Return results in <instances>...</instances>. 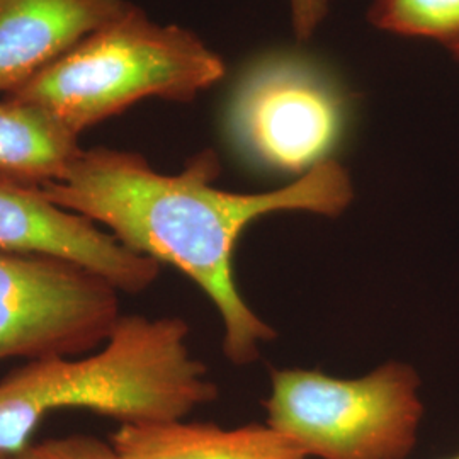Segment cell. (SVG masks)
Returning a JSON list of instances; mask_svg holds the SVG:
<instances>
[{
	"instance_id": "obj_1",
	"label": "cell",
	"mask_w": 459,
	"mask_h": 459,
	"mask_svg": "<svg viewBox=\"0 0 459 459\" xmlns=\"http://www.w3.org/2000/svg\"><path fill=\"white\" fill-rule=\"evenodd\" d=\"M220 170L213 150L196 153L179 174H162L134 152L82 148L65 176L39 191L53 204L106 227L132 252L195 281L221 318L225 356L246 366L276 332L238 290L235 250L240 237L267 214L337 218L354 201V184L335 159L267 193L220 189L214 186Z\"/></svg>"
},
{
	"instance_id": "obj_2",
	"label": "cell",
	"mask_w": 459,
	"mask_h": 459,
	"mask_svg": "<svg viewBox=\"0 0 459 459\" xmlns=\"http://www.w3.org/2000/svg\"><path fill=\"white\" fill-rule=\"evenodd\" d=\"M187 335L176 316L121 315L96 354L38 359L2 377L0 453L28 447L49 411L85 409L121 426H143L182 420L213 402L218 388L191 356Z\"/></svg>"
},
{
	"instance_id": "obj_3",
	"label": "cell",
	"mask_w": 459,
	"mask_h": 459,
	"mask_svg": "<svg viewBox=\"0 0 459 459\" xmlns=\"http://www.w3.org/2000/svg\"><path fill=\"white\" fill-rule=\"evenodd\" d=\"M225 75L223 58L197 34L133 5L5 99L43 109L81 136L143 99L191 102Z\"/></svg>"
},
{
	"instance_id": "obj_4",
	"label": "cell",
	"mask_w": 459,
	"mask_h": 459,
	"mask_svg": "<svg viewBox=\"0 0 459 459\" xmlns=\"http://www.w3.org/2000/svg\"><path fill=\"white\" fill-rule=\"evenodd\" d=\"M420 377L390 361L361 377L278 369L264 400L267 424L310 459H407L424 405Z\"/></svg>"
},
{
	"instance_id": "obj_5",
	"label": "cell",
	"mask_w": 459,
	"mask_h": 459,
	"mask_svg": "<svg viewBox=\"0 0 459 459\" xmlns=\"http://www.w3.org/2000/svg\"><path fill=\"white\" fill-rule=\"evenodd\" d=\"M327 70L290 51L259 56L238 75L221 132L240 162L290 181L333 160L349 109Z\"/></svg>"
},
{
	"instance_id": "obj_6",
	"label": "cell",
	"mask_w": 459,
	"mask_h": 459,
	"mask_svg": "<svg viewBox=\"0 0 459 459\" xmlns=\"http://www.w3.org/2000/svg\"><path fill=\"white\" fill-rule=\"evenodd\" d=\"M117 290L81 264L0 248V361L68 358L106 342Z\"/></svg>"
},
{
	"instance_id": "obj_7",
	"label": "cell",
	"mask_w": 459,
	"mask_h": 459,
	"mask_svg": "<svg viewBox=\"0 0 459 459\" xmlns=\"http://www.w3.org/2000/svg\"><path fill=\"white\" fill-rule=\"evenodd\" d=\"M0 248L74 261L126 293L147 290L160 274V264L132 252L91 220L53 204L39 187L2 181Z\"/></svg>"
},
{
	"instance_id": "obj_8",
	"label": "cell",
	"mask_w": 459,
	"mask_h": 459,
	"mask_svg": "<svg viewBox=\"0 0 459 459\" xmlns=\"http://www.w3.org/2000/svg\"><path fill=\"white\" fill-rule=\"evenodd\" d=\"M132 7L128 0H0V94L31 81Z\"/></svg>"
},
{
	"instance_id": "obj_9",
	"label": "cell",
	"mask_w": 459,
	"mask_h": 459,
	"mask_svg": "<svg viewBox=\"0 0 459 459\" xmlns=\"http://www.w3.org/2000/svg\"><path fill=\"white\" fill-rule=\"evenodd\" d=\"M121 459H310L276 429L208 422L119 426L111 437Z\"/></svg>"
},
{
	"instance_id": "obj_10",
	"label": "cell",
	"mask_w": 459,
	"mask_h": 459,
	"mask_svg": "<svg viewBox=\"0 0 459 459\" xmlns=\"http://www.w3.org/2000/svg\"><path fill=\"white\" fill-rule=\"evenodd\" d=\"M81 152L79 136L43 109L0 100V181L43 187L62 179Z\"/></svg>"
},
{
	"instance_id": "obj_11",
	"label": "cell",
	"mask_w": 459,
	"mask_h": 459,
	"mask_svg": "<svg viewBox=\"0 0 459 459\" xmlns=\"http://www.w3.org/2000/svg\"><path fill=\"white\" fill-rule=\"evenodd\" d=\"M368 19L381 31L436 39L444 47L459 39V0H373Z\"/></svg>"
},
{
	"instance_id": "obj_12",
	"label": "cell",
	"mask_w": 459,
	"mask_h": 459,
	"mask_svg": "<svg viewBox=\"0 0 459 459\" xmlns=\"http://www.w3.org/2000/svg\"><path fill=\"white\" fill-rule=\"evenodd\" d=\"M11 459H121L115 446L94 436H65L30 444Z\"/></svg>"
},
{
	"instance_id": "obj_13",
	"label": "cell",
	"mask_w": 459,
	"mask_h": 459,
	"mask_svg": "<svg viewBox=\"0 0 459 459\" xmlns=\"http://www.w3.org/2000/svg\"><path fill=\"white\" fill-rule=\"evenodd\" d=\"M296 38L310 39L328 16L330 0H288Z\"/></svg>"
},
{
	"instance_id": "obj_14",
	"label": "cell",
	"mask_w": 459,
	"mask_h": 459,
	"mask_svg": "<svg viewBox=\"0 0 459 459\" xmlns=\"http://www.w3.org/2000/svg\"><path fill=\"white\" fill-rule=\"evenodd\" d=\"M446 48L449 49V53L455 56V60H458L459 62V39L453 41V43H449Z\"/></svg>"
},
{
	"instance_id": "obj_15",
	"label": "cell",
	"mask_w": 459,
	"mask_h": 459,
	"mask_svg": "<svg viewBox=\"0 0 459 459\" xmlns=\"http://www.w3.org/2000/svg\"><path fill=\"white\" fill-rule=\"evenodd\" d=\"M0 459H11V456L5 455V453H0Z\"/></svg>"
},
{
	"instance_id": "obj_16",
	"label": "cell",
	"mask_w": 459,
	"mask_h": 459,
	"mask_svg": "<svg viewBox=\"0 0 459 459\" xmlns=\"http://www.w3.org/2000/svg\"><path fill=\"white\" fill-rule=\"evenodd\" d=\"M447 459H459V455H456V456H453V458H447Z\"/></svg>"
}]
</instances>
